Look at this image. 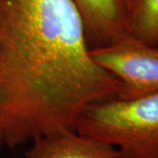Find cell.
<instances>
[{
  "label": "cell",
  "instance_id": "obj_1",
  "mask_svg": "<svg viewBox=\"0 0 158 158\" xmlns=\"http://www.w3.org/2000/svg\"><path fill=\"white\" fill-rule=\"evenodd\" d=\"M71 0H0V133L15 148L76 130L96 102L125 86L90 56Z\"/></svg>",
  "mask_w": 158,
  "mask_h": 158
},
{
  "label": "cell",
  "instance_id": "obj_2",
  "mask_svg": "<svg viewBox=\"0 0 158 158\" xmlns=\"http://www.w3.org/2000/svg\"><path fill=\"white\" fill-rule=\"evenodd\" d=\"M76 131L114 147L118 158H158V91L89 106Z\"/></svg>",
  "mask_w": 158,
  "mask_h": 158
},
{
  "label": "cell",
  "instance_id": "obj_3",
  "mask_svg": "<svg viewBox=\"0 0 158 158\" xmlns=\"http://www.w3.org/2000/svg\"><path fill=\"white\" fill-rule=\"evenodd\" d=\"M90 56L99 67L125 86L119 98H135L158 91V47L127 35L109 45L91 48Z\"/></svg>",
  "mask_w": 158,
  "mask_h": 158
},
{
  "label": "cell",
  "instance_id": "obj_4",
  "mask_svg": "<svg viewBox=\"0 0 158 158\" xmlns=\"http://www.w3.org/2000/svg\"><path fill=\"white\" fill-rule=\"evenodd\" d=\"M85 27L90 48L109 45L130 35L129 0H71Z\"/></svg>",
  "mask_w": 158,
  "mask_h": 158
},
{
  "label": "cell",
  "instance_id": "obj_5",
  "mask_svg": "<svg viewBox=\"0 0 158 158\" xmlns=\"http://www.w3.org/2000/svg\"><path fill=\"white\" fill-rule=\"evenodd\" d=\"M25 158H118L117 149L106 142L69 130L32 141Z\"/></svg>",
  "mask_w": 158,
  "mask_h": 158
},
{
  "label": "cell",
  "instance_id": "obj_6",
  "mask_svg": "<svg viewBox=\"0 0 158 158\" xmlns=\"http://www.w3.org/2000/svg\"><path fill=\"white\" fill-rule=\"evenodd\" d=\"M128 27L131 35L158 47V0H130Z\"/></svg>",
  "mask_w": 158,
  "mask_h": 158
},
{
  "label": "cell",
  "instance_id": "obj_7",
  "mask_svg": "<svg viewBox=\"0 0 158 158\" xmlns=\"http://www.w3.org/2000/svg\"><path fill=\"white\" fill-rule=\"evenodd\" d=\"M3 145H5V144H4V141H3V137H2L1 133H0V148L3 147Z\"/></svg>",
  "mask_w": 158,
  "mask_h": 158
},
{
  "label": "cell",
  "instance_id": "obj_8",
  "mask_svg": "<svg viewBox=\"0 0 158 158\" xmlns=\"http://www.w3.org/2000/svg\"><path fill=\"white\" fill-rule=\"evenodd\" d=\"M129 1H130V0H129Z\"/></svg>",
  "mask_w": 158,
  "mask_h": 158
}]
</instances>
